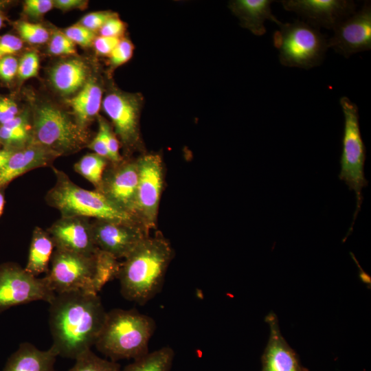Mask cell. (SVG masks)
<instances>
[{"label":"cell","mask_w":371,"mask_h":371,"mask_svg":"<svg viewBox=\"0 0 371 371\" xmlns=\"http://www.w3.org/2000/svg\"><path fill=\"white\" fill-rule=\"evenodd\" d=\"M3 16L1 14V12H0V28L3 26Z\"/></svg>","instance_id":"obj_46"},{"label":"cell","mask_w":371,"mask_h":371,"mask_svg":"<svg viewBox=\"0 0 371 371\" xmlns=\"http://www.w3.org/2000/svg\"><path fill=\"white\" fill-rule=\"evenodd\" d=\"M175 352L170 346H164L135 359L122 371H170Z\"/></svg>","instance_id":"obj_25"},{"label":"cell","mask_w":371,"mask_h":371,"mask_svg":"<svg viewBox=\"0 0 371 371\" xmlns=\"http://www.w3.org/2000/svg\"><path fill=\"white\" fill-rule=\"evenodd\" d=\"M133 45L132 43L126 39H120L117 46L109 55L111 63L117 67L128 62L132 57Z\"/></svg>","instance_id":"obj_34"},{"label":"cell","mask_w":371,"mask_h":371,"mask_svg":"<svg viewBox=\"0 0 371 371\" xmlns=\"http://www.w3.org/2000/svg\"><path fill=\"white\" fill-rule=\"evenodd\" d=\"M115 14L110 12H94L85 15L79 23L87 29L95 32Z\"/></svg>","instance_id":"obj_36"},{"label":"cell","mask_w":371,"mask_h":371,"mask_svg":"<svg viewBox=\"0 0 371 371\" xmlns=\"http://www.w3.org/2000/svg\"><path fill=\"white\" fill-rule=\"evenodd\" d=\"M120 41V38L99 36L94 39L93 45L98 54L109 56Z\"/></svg>","instance_id":"obj_41"},{"label":"cell","mask_w":371,"mask_h":371,"mask_svg":"<svg viewBox=\"0 0 371 371\" xmlns=\"http://www.w3.org/2000/svg\"><path fill=\"white\" fill-rule=\"evenodd\" d=\"M3 3V2L0 1V5H2Z\"/></svg>","instance_id":"obj_47"},{"label":"cell","mask_w":371,"mask_h":371,"mask_svg":"<svg viewBox=\"0 0 371 371\" xmlns=\"http://www.w3.org/2000/svg\"><path fill=\"white\" fill-rule=\"evenodd\" d=\"M328 47L348 58L352 55L371 49V3L366 1L357 12L341 21L333 30Z\"/></svg>","instance_id":"obj_12"},{"label":"cell","mask_w":371,"mask_h":371,"mask_svg":"<svg viewBox=\"0 0 371 371\" xmlns=\"http://www.w3.org/2000/svg\"><path fill=\"white\" fill-rule=\"evenodd\" d=\"M98 131L102 134L107 147L110 161L117 164L122 161L119 152V142L109 124L102 118L99 119Z\"/></svg>","instance_id":"obj_30"},{"label":"cell","mask_w":371,"mask_h":371,"mask_svg":"<svg viewBox=\"0 0 371 371\" xmlns=\"http://www.w3.org/2000/svg\"><path fill=\"white\" fill-rule=\"evenodd\" d=\"M108 161L94 153H89L77 161L74 168L76 172L91 183L96 190H98Z\"/></svg>","instance_id":"obj_27"},{"label":"cell","mask_w":371,"mask_h":371,"mask_svg":"<svg viewBox=\"0 0 371 371\" xmlns=\"http://www.w3.org/2000/svg\"><path fill=\"white\" fill-rule=\"evenodd\" d=\"M280 3L284 10L297 14L317 29L333 30L356 10L351 0H282Z\"/></svg>","instance_id":"obj_14"},{"label":"cell","mask_w":371,"mask_h":371,"mask_svg":"<svg viewBox=\"0 0 371 371\" xmlns=\"http://www.w3.org/2000/svg\"><path fill=\"white\" fill-rule=\"evenodd\" d=\"M4 205H5L4 195L2 193V192L0 191V217L3 214Z\"/></svg>","instance_id":"obj_45"},{"label":"cell","mask_w":371,"mask_h":371,"mask_svg":"<svg viewBox=\"0 0 371 371\" xmlns=\"http://www.w3.org/2000/svg\"><path fill=\"white\" fill-rule=\"evenodd\" d=\"M95 267L91 284V291L98 294L109 282L117 278L121 263L110 254L99 249L95 254Z\"/></svg>","instance_id":"obj_26"},{"label":"cell","mask_w":371,"mask_h":371,"mask_svg":"<svg viewBox=\"0 0 371 371\" xmlns=\"http://www.w3.org/2000/svg\"><path fill=\"white\" fill-rule=\"evenodd\" d=\"M54 7L52 0H27L24 2L23 12L32 19H38Z\"/></svg>","instance_id":"obj_35"},{"label":"cell","mask_w":371,"mask_h":371,"mask_svg":"<svg viewBox=\"0 0 371 371\" xmlns=\"http://www.w3.org/2000/svg\"><path fill=\"white\" fill-rule=\"evenodd\" d=\"M69 371H122L116 361L102 359L89 350L78 356Z\"/></svg>","instance_id":"obj_28"},{"label":"cell","mask_w":371,"mask_h":371,"mask_svg":"<svg viewBox=\"0 0 371 371\" xmlns=\"http://www.w3.org/2000/svg\"><path fill=\"white\" fill-rule=\"evenodd\" d=\"M16 29L21 39L30 44H43L49 39V32L41 24L21 21Z\"/></svg>","instance_id":"obj_29"},{"label":"cell","mask_w":371,"mask_h":371,"mask_svg":"<svg viewBox=\"0 0 371 371\" xmlns=\"http://www.w3.org/2000/svg\"><path fill=\"white\" fill-rule=\"evenodd\" d=\"M174 251L170 242L157 232L148 235L121 263L117 279L122 295L144 305L161 290Z\"/></svg>","instance_id":"obj_2"},{"label":"cell","mask_w":371,"mask_h":371,"mask_svg":"<svg viewBox=\"0 0 371 371\" xmlns=\"http://www.w3.org/2000/svg\"><path fill=\"white\" fill-rule=\"evenodd\" d=\"M19 61L13 55L0 59V79L8 82L17 75Z\"/></svg>","instance_id":"obj_38"},{"label":"cell","mask_w":371,"mask_h":371,"mask_svg":"<svg viewBox=\"0 0 371 371\" xmlns=\"http://www.w3.org/2000/svg\"><path fill=\"white\" fill-rule=\"evenodd\" d=\"M112 164L111 167L106 168L98 191L117 207L137 219L135 214L138 182L137 161L122 160Z\"/></svg>","instance_id":"obj_13"},{"label":"cell","mask_w":371,"mask_h":371,"mask_svg":"<svg viewBox=\"0 0 371 371\" xmlns=\"http://www.w3.org/2000/svg\"><path fill=\"white\" fill-rule=\"evenodd\" d=\"M87 147L92 150L94 153L110 161L109 153L100 132H98L95 137L90 141Z\"/></svg>","instance_id":"obj_42"},{"label":"cell","mask_w":371,"mask_h":371,"mask_svg":"<svg viewBox=\"0 0 371 371\" xmlns=\"http://www.w3.org/2000/svg\"><path fill=\"white\" fill-rule=\"evenodd\" d=\"M32 128V142L59 156L76 153L90 142L86 128L63 110L49 103L34 108Z\"/></svg>","instance_id":"obj_5"},{"label":"cell","mask_w":371,"mask_h":371,"mask_svg":"<svg viewBox=\"0 0 371 371\" xmlns=\"http://www.w3.org/2000/svg\"><path fill=\"white\" fill-rule=\"evenodd\" d=\"M63 32L75 44L85 47L92 45L96 37L95 32L87 29L80 23L68 27Z\"/></svg>","instance_id":"obj_33"},{"label":"cell","mask_w":371,"mask_h":371,"mask_svg":"<svg viewBox=\"0 0 371 371\" xmlns=\"http://www.w3.org/2000/svg\"><path fill=\"white\" fill-rule=\"evenodd\" d=\"M54 1V7L63 10L72 9H84L87 5V1L82 0H56Z\"/></svg>","instance_id":"obj_43"},{"label":"cell","mask_w":371,"mask_h":371,"mask_svg":"<svg viewBox=\"0 0 371 371\" xmlns=\"http://www.w3.org/2000/svg\"><path fill=\"white\" fill-rule=\"evenodd\" d=\"M19 114L16 103L10 98L0 96V125Z\"/></svg>","instance_id":"obj_40"},{"label":"cell","mask_w":371,"mask_h":371,"mask_svg":"<svg viewBox=\"0 0 371 371\" xmlns=\"http://www.w3.org/2000/svg\"><path fill=\"white\" fill-rule=\"evenodd\" d=\"M156 328L154 319L135 309H112L106 313L94 346L111 361L137 359L148 354Z\"/></svg>","instance_id":"obj_3"},{"label":"cell","mask_w":371,"mask_h":371,"mask_svg":"<svg viewBox=\"0 0 371 371\" xmlns=\"http://www.w3.org/2000/svg\"><path fill=\"white\" fill-rule=\"evenodd\" d=\"M266 322L270 330L262 356V371H309L301 364L295 351L284 339L276 315L269 313Z\"/></svg>","instance_id":"obj_17"},{"label":"cell","mask_w":371,"mask_h":371,"mask_svg":"<svg viewBox=\"0 0 371 371\" xmlns=\"http://www.w3.org/2000/svg\"><path fill=\"white\" fill-rule=\"evenodd\" d=\"M52 168L56 183L47 192L45 199L47 203L58 210L62 217L80 216L141 223L135 216L117 207L100 192L84 189L74 183L64 172Z\"/></svg>","instance_id":"obj_4"},{"label":"cell","mask_w":371,"mask_h":371,"mask_svg":"<svg viewBox=\"0 0 371 371\" xmlns=\"http://www.w3.org/2000/svg\"><path fill=\"white\" fill-rule=\"evenodd\" d=\"M339 104L344 117V126L339 178L346 183L350 190L355 192L357 200L356 210L348 236L361 209L363 201L361 190L368 184L364 175L366 150L360 131L357 105L346 96L340 98Z\"/></svg>","instance_id":"obj_7"},{"label":"cell","mask_w":371,"mask_h":371,"mask_svg":"<svg viewBox=\"0 0 371 371\" xmlns=\"http://www.w3.org/2000/svg\"><path fill=\"white\" fill-rule=\"evenodd\" d=\"M102 91L95 80L89 79L78 93L69 100L75 120L86 128L88 122L96 116L100 111Z\"/></svg>","instance_id":"obj_22"},{"label":"cell","mask_w":371,"mask_h":371,"mask_svg":"<svg viewBox=\"0 0 371 371\" xmlns=\"http://www.w3.org/2000/svg\"><path fill=\"white\" fill-rule=\"evenodd\" d=\"M57 356L52 347L41 350L33 344L24 342L8 358L3 371H55Z\"/></svg>","instance_id":"obj_20"},{"label":"cell","mask_w":371,"mask_h":371,"mask_svg":"<svg viewBox=\"0 0 371 371\" xmlns=\"http://www.w3.org/2000/svg\"><path fill=\"white\" fill-rule=\"evenodd\" d=\"M125 25L116 14L110 18L100 29V36L120 38L124 32Z\"/></svg>","instance_id":"obj_39"},{"label":"cell","mask_w":371,"mask_h":371,"mask_svg":"<svg viewBox=\"0 0 371 371\" xmlns=\"http://www.w3.org/2000/svg\"><path fill=\"white\" fill-rule=\"evenodd\" d=\"M14 151V150L4 147L3 148H0V170L7 164Z\"/></svg>","instance_id":"obj_44"},{"label":"cell","mask_w":371,"mask_h":371,"mask_svg":"<svg viewBox=\"0 0 371 371\" xmlns=\"http://www.w3.org/2000/svg\"><path fill=\"white\" fill-rule=\"evenodd\" d=\"M49 52L53 55H73L76 54V44L64 32L56 31L52 36L49 46Z\"/></svg>","instance_id":"obj_31"},{"label":"cell","mask_w":371,"mask_h":371,"mask_svg":"<svg viewBox=\"0 0 371 371\" xmlns=\"http://www.w3.org/2000/svg\"><path fill=\"white\" fill-rule=\"evenodd\" d=\"M272 0H236L230 2L229 8L239 17L241 25L256 36H262L267 29L265 21H271L278 26L282 23L272 13Z\"/></svg>","instance_id":"obj_19"},{"label":"cell","mask_w":371,"mask_h":371,"mask_svg":"<svg viewBox=\"0 0 371 371\" xmlns=\"http://www.w3.org/2000/svg\"><path fill=\"white\" fill-rule=\"evenodd\" d=\"M88 68L78 59H71L56 65L49 74L54 87L63 95H71L87 81Z\"/></svg>","instance_id":"obj_21"},{"label":"cell","mask_w":371,"mask_h":371,"mask_svg":"<svg viewBox=\"0 0 371 371\" xmlns=\"http://www.w3.org/2000/svg\"><path fill=\"white\" fill-rule=\"evenodd\" d=\"M23 47L21 38L11 34H6L0 37V59L16 54Z\"/></svg>","instance_id":"obj_37"},{"label":"cell","mask_w":371,"mask_h":371,"mask_svg":"<svg viewBox=\"0 0 371 371\" xmlns=\"http://www.w3.org/2000/svg\"><path fill=\"white\" fill-rule=\"evenodd\" d=\"M102 104L122 144L128 148L135 146L139 136L137 98L135 95L113 91L105 96Z\"/></svg>","instance_id":"obj_15"},{"label":"cell","mask_w":371,"mask_h":371,"mask_svg":"<svg viewBox=\"0 0 371 371\" xmlns=\"http://www.w3.org/2000/svg\"><path fill=\"white\" fill-rule=\"evenodd\" d=\"M60 157L34 142L15 150L0 170V190L18 177L38 168L50 166Z\"/></svg>","instance_id":"obj_18"},{"label":"cell","mask_w":371,"mask_h":371,"mask_svg":"<svg viewBox=\"0 0 371 371\" xmlns=\"http://www.w3.org/2000/svg\"><path fill=\"white\" fill-rule=\"evenodd\" d=\"M39 69V57L36 52L23 54L19 62L17 76L21 80H27L37 76Z\"/></svg>","instance_id":"obj_32"},{"label":"cell","mask_w":371,"mask_h":371,"mask_svg":"<svg viewBox=\"0 0 371 371\" xmlns=\"http://www.w3.org/2000/svg\"><path fill=\"white\" fill-rule=\"evenodd\" d=\"M32 141V122L26 113H20L0 125V142L4 148L17 150Z\"/></svg>","instance_id":"obj_24"},{"label":"cell","mask_w":371,"mask_h":371,"mask_svg":"<svg viewBox=\"0 0 371 371\" xmlns=\"http://www.w3.org/2000/svg\"><path fill=\"white\" fill-rule=\"evenodd\" d=\"M138 182L135 214L147 231L157 222L160 197L164 184L163 164L157 155L148 154L136 160Z\"/></svg>","instance_id":"obj_10"},{"label":"cell","mask_w":371,"mask_h":371,"mask_svg":"<svg viewBox=\"0 0 371 371\" xmlns=\"http://www.w3.org/2000/svg\"><path fill=\"white\" fill-rule=\"evenodd\" d=\"M91 225L96 247L117 259L126 258L149 235L137 222L95 219Z\"/></svg>","instance_id":"obj_11"},{"label":"cell","mask_w":371,"mask_h":371,"mask_svg":"<svg viewBox=\"0 0 371 371\" xmlns=\"http://www.w3.org/2000/svg\"><path fill=\"white\" fill-rule=\"evenodd\" d=\"M54 243L47 232L36 227L33 231L25 270L37 276L47 273L54 251Z\"/></svg>","instance_id":"obj_23"},{"label":"cell","mask_w":371,"mask_h":371,"mask_svg":"<svg viewBox=\"0 0 371 371\" xmlns=\"http://www.w3.org/2000/svg\"><path fill=\"white\" fill-rule=\"evenodd\" d=\"M273 44L282 65L304 69L319 66L329 48L318 29L300 20L282 23L273 34Z\"/></svg>","instance_id":"obj_6"},{"label":"cell","mask_w":371,"mask_h":371,"mask_svg":"<svg viewBox=\"0 0 371 371\" xmlns=\"http://www.w3.org/2000/svg\"><path fill=\"white\" fill-rule=\"evenodd\" d=\"M47 232L55 249L89 256L93 255L98 249L94 242L91 222L87 218L61 216Z\"/></svg>","instance_id":"obj_16"},{"label":"cell","mask_w":371,"mask_h":371,"mask_svg":"<svg viewBox=\"0 0 371 371\" xmlns=\"http://www.w3.org/2000/svg\"><path fill=\"white\" fill-rule=\"evenodd\" d=\"M49 305L51 347L57 355L76 359L91 350L107 313L98 295L82 290L57 293Z\"/></svg>","instance_id":"obj_1"},{"label":"cell","mask_w":371,"mask_h":371,"mask_svg":"<svg viewBox=\"0 0 371 371\" xmlns=\"http://www.w3.org/2000/svg\"><path fill=\"white\" fill-rule=\"evenodd\" d=\"M55 295L44 277L38 278L14 263L0 265V313L34 301L50 304Z\"/></svg>","instance_id":"obj_9"},{"label":"cell","mask_w":371,"mask_h":371,"mask_svg":"<svg viewBox=\"0 0 371 371\" xmlns=\"http://www.w3.org/2000/svg\"><path fill=\"white\" fill-rule=\"evenodd\" d=\"M95 254L89 256L55 249L44 278L56 294L80 290L93 293L91 284L95 267Z\"/></svg>","instance_id":"obj_8"}]
</instances>
